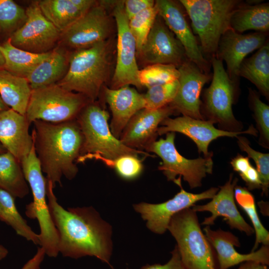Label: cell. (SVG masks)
<instances>
[{
    "instance_id": "1",
    "label": "cell",
    "mask_w": 269,
    "mask_h": 269,
    "mask_svg": "<svg viewBox=\"0 0 269 269\" xmlns=\"http://www.w3.org/2000/svg\"><path fill=\"white\" fill-rule=\"evenodd\" d=\"M53 189L52 183L47 180V203L58 234L59 254L75 259L95 257L110 265L111 226L92 207L65 209L58 203Z\"/></svg>"
},
{
    "instance_id": "2",
    "label": "cell",
    "mask_w": 269,
    "mask_h": 269,
    "mask_svg": "<svg viewBox=\"0 0 269 269\" xmlns=\"http://www.w3.org/2000/svg\"><path fill=\"white\" fill-rule=\"evenodd\" d=\"M31 135L42 171L54 188L62 186L64 176L72 180L78 168L74 162L79 157L83 135L76 120L60 123L33 121Z\"/></svg>"
},
{
    "instance_id": "3",
    "label": "cell",
    "mask_w": 269,
    "mask_h": 269,
    "mask_svg": "<svg viewBox=\"0 0 269 269\" xmlns=\"http://www.w3.org/2000/svg\"><path fill=\"white\" fill-rule=\"evenodd\" d=\"M114 36L90 48L70 52L66 74L57 84L96 101L103 87L112 78L116 60Z\"/></svg>"
},
{
    "instance_id": "4",
    "label": "cell",
    "mask_w": 269,
    "mask_h": 269,
    "mask_svg": "<svg viewBox=\"0 0 269 269\" xmlns=\"http://www.w3.org/2000/svg\"><path fill=\"white\" fill-rule=\"evenodd\" d=\"M198 36L201 51L215 57L221 36L231 28V17L243 2L239 0H180Z\"/></svg>"
},
{
    "instance_id": "5",
    "label": "cell",
    "mask_w": 269,
    "mask_h": 269,
    "mask_svg": "<svg viewBox=\"0 0 269 269\" xmlns=\"http://www.w3.org/2000/svg\"><path fill=\"white\" fill-rule=\"evenodd\" d=\"M109 114L97 101L89 102L76 118L83 135V143L76 162L83 163L86 157L98 155L115 159L125 155L150 156L142 150L129 147L112 133L108 124Z\"/></svg>"
},
{
    "instance_id": "6",
    "label": "cell",
    "mask_w": 269,
    "mask_h": 269,
    "mask_svg": "<svg viewBox=\"0 0 269 269\" xmlns=\"http://www.w3.org/2000/svg\"><path fill=\"white\" fill-rule=\"evenodd\" d=\"M167 230L175 239L185 269H218L215 251L199 223L197 212L184 209L171 219Z\"/></svg>"
},
{
    "instance_id": "7",
    "label": "cell",
    "mask_w": 269,
    "mask_h": 269,
    "mask_svg": "<svg viewBox=\"0 0 269 269\" xmlns=\"http://www.w3.org/2000/svg\"><path fill=\"white\" fill-rule=\"evenodd\" d=\"M20 163L33 196V201L26 206L25 214L28 218L38 221L40 230V246L44 249L45 254L49 257H56L59 254L58 234L46 201L47 179L42 174L34 141L30 152Z\"/></svg>"
},
{
    "instance_id": "8",
    "label": "cell",
    "mask_w": 269,
    "mask_h": 269,
    "mask_svg": "<svg viewBox=\"0 0 269 269\" xmlns=\"http://www.w3.org/2000/svg\"><path fill=\"white\" fill-rule=\"evenodd\" d=\"M90 102L81 94L54 84L32 90L25 116L31 123L35 120L54 123L74 120Z\"/></svg>"
},
{
    "instance_id": "9",
    "label": "cell",
    "mask_w": 269,
    "mask_h": 269,
    "mask_svg": "<svg viewBox=\"0 0 269 269\" xmlns=\"http://www.w3.org/2000/svg\"><path fill=\"white\" fill-rule=\"evenodd\" d=\"M175 134L174 132L166 134L165 139L160 138L150 144L145 149L153 152L162 159L158 169L162 171L169 181H172L179 187L182 186L181 178L183 177L190 188L200 187L207 174H212L213 162L211 153L205 157L188 159L182 156L177 151L174 144Z\"/></svg>"
},
{
    "instance_id": "10",
    "label": "cell",
    "mask_w": 269,
    "mask_h": 269,
    "mask_svg": "<svg viewBox=\"0 0 269 269\" xmlns=\"http://www.w3.org/2000/svg\"><path fill=\"white\" fill-rule=\"evenodd\" d=\"M115 28L111 10L99 0L61 33L59 42L72 51L86 49L114 37Z\"/></svg>"
},
{
    "instance_id": "11",
    "label": "cell",
    "mask_w": 269,
    "mask_h": 269,
    "mask_svg": "<svg viewBox=\"0 0 269 269\" xmlns=\"http://www.w3.org/2000/svg\"><path fill=\"white\" fill-rule=\"evenodd\" d=\"M116 23L117 37L115 66L109 88L117 89L126 85L142 88L138 77L136 44L129 26L123 0H116L111 11Z\"/></svg>"
},
{
    "instance_id": "12",
    "label": "cell",
    "mask_w": 269,
    "mask_h": 269,
    "mask_svg": "<svg viewBox=\"0 0 269 269\" xmlns=\"http://www.w3.org/2000/svg\"><path fill=\"white\" fill-rule=\"evenodd\" d=\"M25 12L24 23L9 37L11 44L35 53L51 51L59 41L61 32L43 14L38 1L32 2Z\"/></svg>"
},
{
    "instance_id": "13",
    "label": "cell",
    "mask_w": 269,
    "mask_h": 269,
    "mask_svg": "<svg viewBox=\"0 0 269 269\" xmlns=\"http://www.w3.org/2000/svg\"><path fill=\"white\" fill-rule=\"evenodd\" d=\"M136 57L144 67L162 64L177 68L188 59L181 43L158 14Z\"/></svg>"
},
{
    "instance_id": "14",
    "label": "cell",
    "mask_w": 269,
    "mask_h": 269,
    "mask_svg": "<svg viewBox=\"0 0 269 269\" xmlns=\"http://www.w3.org/2000/svg\"><path fill=\"white\" fill-rule=\"evenodd\" d=\"M180 191L172 198L161 203L150 204L141 202L134 204V208L142 218L146 221V226L152 232L161 235L165 232L171 218L181 210L191 207L196 202L212 199L219 190L212 187L200 193L186 191L182 186Z\"/></svg>"
},
{
    "instance_id": "15",
    "label": "cell",
    "mask_w": 269,
    "mask_h": 269,
    "mask_svg": "<svg viewBox=\"0 0 269 269\" xmlns=\"http://www.w3.org/2000/svg\"><path fill=\"white\" fill-rule=\"evenodd\" d=\"M157 14L183 46L186 57L204 73L208 74L209 64L204 57L179 1L155 0Z\"/></svg>"
},
{
    "instance_id": "16",
    "label": "cell",
    "mask_w": 269,
    "mask_h": 269,
    "mask_svg": "<svg viewBox=\"0 0 269 269\" xmlns=\"http://www.w3.org/2000/svg\"><path fill=\"white\" fill-rule=\"evenodd\" d=\"M212 121H204L183 116L174 119L169 117L161 123L157 129V134L162 135L169 132H178L186 135L197 145L199 152L205 156L211 153L208 150L210 143L221 136L237 137L242 134H256L253 127L244 132H230L215 128Z\"/></svg>"
},
{
    "instance_id": "17",
    "label": "cell",
    "mask_w": 269,
    "mask_h": 269,
    "mask_svg": "<svg viewBox=\"0 0 269 269\" xmlns=\"http://www.w3.org/2000/svg\"><path fill=\"white\" fill-rule=\"evenodd\" d=\"M267 33L256 32L243 34L232 28L221 37L215 57L227 65V73L236 85L239 80V69L246 56L260 48L267 42Z\"/></svg>"
},
{
    "instance_id": "18",
    "label": "cell",
    "mask_w": 269,
    "mask_h": 269,
    "mask_svg": "<svg viewBox=\"0 0 269 269\" xmlns=\"http://www.w3.org/2000/svg\"><path fill=\"white\" fill-rule=\"evenodd\" d=\"M178 69L179 87L176 96L169 105L183 116L203 120L200 113V96L202 88L210 76L188 59Z\"/></svg>"
},
{
    "instance_id": "19",
    "label": "cell",
    "mask_w": 269,
    "mask_h": 269,
    "mask_svg": "<svg viewBox=\"0 0 269 269\" xmlns=\"http://www.w3.org/2000/svg\"><path fill=\"white\" fill-rule=\"evenodd\" d=\"M212 80L205 92V105L213 122L230 123L236 121L232 112L235 85L229 78L223 61L211 58Z\"/></svg>"
},
{
    "instance_id": "20",
    "label": "cell",
    "mask_w": 269,
    "mask_h": 269,
    "mask_svg": "<svg viewBox=\"0 0 269 269\" xmlns=\"http://www.w3.org/2000/svg\"><path fill=\"white\" fill-rule=\"evenodd\" d=\"M238 179L233 180V174L227 182L220 187L217 193L209 203L204 205H193L192 209L197 212H209L211 215L205 218L202 225H214L218 217H223L231 229L244 232L248 236L254 233L253 228L246 222L238 211L235 204L234 190Z\"/></svg>"
},
{
    "instance_id": "21",
    "label": "cell",
    "mask_w": 269,
    "mask_h": 269,
    "mask_svg": "<svg viewBox=\"0 0 269 269\" xmlns=\"http://www.w3.org/2000/svg\"><path fill=\"white\" fill-rule=\"evenodd\" d=\"M203 231L215 251L218 269H229L248 261L269 265V246L262 245L257 251L242 254L235 248V246L240 247V242L239 238L232 233L221 229L213 230L210 226H206Z\"/></svg>"
},
{
    "instance_id": "22",
    "label": "cell",
    "mask_w": 269,
    "mask_h": 269,
    "mask_svg": "<svg viewBox=\"0 0 269 269\" xmlns=\"http://www.w3.org/2000/svg\"><path fill=\"white\" fill-rule=\"evenodd\" d=\"M174 112L169 105L157 110H140L130 120L120 140L129 147L145 150L155 141L159 124Z\"/></svg>"
},
{
    "instance_id": "23",
    "label": "cell",
    "mask_w": 269,
    "mask_h": 269,
    "mask_svg": "<svg viewBox=\"0 0 269 269\" xmlns=\"http://www.w3.org/2000/svg\"><path fill=\"white\" fill-rule=\"evenodd\" d=\"M101 93H103L104 100L112 112L110 130L119 139L131 118L137 112L145 108L144 95L130 85L117 89L105 86Z\"/></svg>"
},
{
    "instance_id": "24",
    "label": "cell",
    "mask_w": 269,
    "mask_h": 269,
    "mask_svg": "<svg viewBox=\"0 0 269 269\" xmlns=\"http://www.w3.org/2000/svg\"><path fill=\"white\" fill-rule=\"evenodd\" d=\"M30 124L25 115L10 108L0 112V142L19 162L33 144Z\"/></svg>"
},
{
    "instance_id": "25",
    "label": "cell",
    "mask_w": 269,
    "mask_h": 269,
    "mask_svg": "<svg viewBox=\"0 0 269 269\" xmlns=\"http://www.w3.org/2000/svg\"><path fill=\"white\" fill-rule=\"evenodd\" d=\"M94 0H42L41 12L61 33L93 6Z\"/></svg>"
},
{
    "instance_id": "26",
    "label": "cell",
    "mask_w": 269,
    "mask_h": 269,
    "mask_svg": "<svg viewBox=\"0 0 269 269\" xmlns=\"http://www.w3.org/2000/svg\"><path fill=\"white\" fill-rule=\"evenodd\" d=\"M70 52L57 47L26 77L31 90L57 83L67 73Z\"/></svg>"
},
{
    "instance_id": "27",
    "label": "cell",
    "mask_w": 269,
    "mask_h": 269,
    "mask_svg": "<svg viewBox=\"0 0 269 269\" xmlns=\"http://www.w3.org/2000/svg\"><path fill=\"white\" fill-rule=\"evenodd\" d=\"M31 91L25 78L0 69V96L9 108L25 115Z\"/></svg>"
},
{
    "instance_id": "28",
    "label": "cell",
    "mask_w": 269,
    "mask_h": 269,
    "mask_svg": "<svg viewBox=\"0 0 269 269\" xmlns=\"http://www.w3.org/2000/svg\"><path fill=\"white\" fill-rule=\"evenodd\" d=\"M230 25L233 30L239 33L249 30L267 33L269 30V3L243 2L234 12Z\"/></svg>"
},
{
    "instance_id": "29",
    "label": "cell",
    "mask_w": 269,
    "mask_h": 269,
    "mask_svg": "<svg viewBox=\"0 0 269 269\" xmlns=\"http://www.w3.org/2000/svg\"><path fill=\"white\" fill-rule=\"evenodd\" d=\"M0 50L4 60L3 68L15 75L25 78L51 52L35 53L23 50L13 46L9 38L0 45Z\"/></svg>"
},
{
    "instance_id": "30",
    "label": "cell",
    "mask_w": 269,
    "mask_h": 269,
    "mask_svg": "<svg viewBox=\"0 0 269 269\" xmlns=\"http://www.w3.org/2000/svg\"><path fill=\"white\" fill-rule=\"evenodd\" d=\"M239 76L253 83L268 99L269 96V44L266 42L251 57L245 59L239 69Z\"/></svg>"
},
{
    "instance_id": "31",
    "label": "cell",
    "mask_w": 269,
    "mask_h": 269,
    "mask_svg": "<svg viewBox=\"0 0 269 269\" xmlns=\"http://www.w3.org/2000/svg\"><path fill=\"white\" fill-rule=\"evenodd\" d=\"M0 188L14 198H23L29 193L20 163L8 151L0 153Z\"/></svg>"
},
{
    "instance_id": "32",
    "label": "cell",
    "mask_w": 269,
    "mask_h": 269,
    "mask_svg": "<svg viewBox=\"0 0 269 269\" xmlns=\"http://www.w3.org/2000/svg\"><path fill=\"white\" fill-rule=\"evenodd\" d=\"M14 200L12 195L0 188V220L10 226L18 235L40 246L39 235L32 230L20 214Z\"/></svg>"
},
{
    "instance_id": "33",
    "label": "cell",
    "mask_w": 269,
    "mask_h": 269,
    "mask_svg": "<svg viewBox=\"0 0 269 269\" xmlns=\"http://www.w3.org/2000/svg\"><path fill=\"white\" fill-rule=\"evenodd\" d=\"M234 199L250 218L256 235V240L251 252L256 251L259 244L269 246V232L264 227L257 211L253 195L246 188L236 186L234 190Z\"/></svg>"
},
{
    "instance_id": "34",
    "label": "cell",
    "mask_w": 269,
    "mask_h": 269,
    "mask_svg": "<svg viewBox=\"0 0 269 269\" xmlns=\"http://www.w3.org/2000/svg\"><path fill=\"white\" fill-rule=\"evenodd\" d=\"M178 68L169 64H155L147 65L139 69L138 77L142 87L163 84L178 80Z\"/></svg>"
},
{
    "instance_id": "35",
    "label": "cell",
    "mask_w": 269,
    "mask_h": 269,
    "mask_svg": "<svg viewBox=\"0 0 269 269\" xmlns=\"http://www.w3.org/2000/svg\"><path fill=\"white\" fill-rule=\"evenodd\" d=\"M93 159L100 160L107 166L114 168L121 177L126 179L137 177L143 170L142 160L138 158V156L125 155L115 159H108L94 154L86 157L84 162Z\"/></svg>"
},
{
    "instance_id": "36",
    "label": "cell",
    "mask_w": 269,
    "mask_h": 269,
    "mask_svg": "<svg viewBox=\"0 0 269 269\" xmlns=\"http://www.w3.org/2000/svg\"><path fill=\"white\" fill-rule=\"evenodd\" d=\"M25 10L12 0H0V31L10 36L24 23Z\"/></svg>"
},
{
    "instance_id": "37",
    "label": "cell",
    "mask_w": 269,
    "mask_h": 269,
    "mask_svg": "<svg viewBox=\"0 0 269 269\" xmlns=\"http://www.w3.org/2000/svg\"><path fill=\"white\" fill-rule=\"evenodd\" d=\"M179 87L178 80L147 88L144 95L145 108L157 110L171 103L177 94Z\"/></svg>"
},
{
    "instance_id": "38",
    "label": "cell",
    "mask_w": 269,
    "mask_h": 269,
    "mask_svg": "<svg viewBox=\"0 0 269 269\" xmlns=\"http://www.w3.org/2000/svg\"><path fill=\"white\" fill-rule=\"evenodd\" d=\"M157 14L154 6L129 20V28L136 42V55L146 40Z\"/></svg>"
},
{
    "instance_id": "39",
    "label": "cell",
    "mask_w": 269,
    "mask_h": 269,
    "mask_svg": "<svg viewBox=\"0 0 269 269\" xmlns=\"http://www.w3.org/2000/svg\"><path fill=\"white\" fill-rule=\"evenodd\" d=\"M237 137L241 149L247 152L255 162L256 169L262 182V194L268 196L269 187V154L262 153L253 149L245 137L238 136Z\"/></svg>"
},
{
    "instance_id": "40",
    "label": "cell",
    "mask_w": 269,
    "mask_h": 269,
    "mask_svg": "<svg viewBox=\"0 0 269 269\" xmlns=\"http://www.w3.org/2000/svg\"><path fill=\"white\" fill-rule=\"evenodd\" d=\"M251 102L253 106L255 118L260 127L264 139H269V107L263 103L256 92L250 90Z\"/></svg>"
},
{
    "instance_id": "41",
    "label": "cell",
    "mask_w": 269,
    "mask_h": 269,
    "mask_svg": "<svg viewBox=\"0 0 269 269\" xmlns=\"http://www.w3.org/2000/svg\"><path fill=\"white\" fill-rule=\"evenodd\" d=\"M153 0H123L125 14L130 20L142 11L154 6Z\"/></svg>"
},
{
    "instance_id": "42",
    "label": "cell",
    "mask_w": 269,
    "mask_h": 269,
    "mask_svg": "<svg viewBox=\"0 0 269 269\" xmlns=\"http://www.w3.org/2000/svg\"><path fill=\"white\" fill-rule=\"evenodd\" d=\"M171 253V257L166 264L146 265L142 267L140 269H185L176 245Z\"/></svg>"
},
{
    "instance_id": "43",
    "label": "cell",
    "mask_w": 269,
    "mask_h": 269,
    "mask_svg": "<svg viewBox=\"0 0 269 269\" xmlns=\"http://www.w3.org/2000/svg\"><path fill=\"white\" fill-rule=\"evenodd\" d=\"M240 176L246 182L249 190L261 188L262 182L260 175L257 169L252 165L245 172L240 175Z\"/></svg>"
},
{
    "instance_id": "44",
    "label": "cell",
    "mask_w": 269,
    "mask_h": 269,
    "mask_svg": "<svg viewBox=\"0 0 269 269\" xmlns=\"http://www.w3.org/2000/svg\"><path fill=\"white\" fill-rule=\"evenodd\" d=\"M45 255L44 249L41 247H38L35 254L23 265L21 269H40L41 265Z\"/></svg>"
},
{
    "instance_id": "45",
    "label": "cell",
    "mask_w": 269,
    "mask_h": 269,
    "mask_svg": "<svg viewBox=\"0 0 269 269\" xmlns=\"http://www.w3.org/2000/svg\"><path fill=\"white\" fill-rule=\"evenodd\" d=\"M231 164L234 170L238 172L240 175L245 172L251 165L249 157L241 155L233 159Z\"/></svg>"
},
{
    "instance_id": "46",
    "label": "cell",
    "mask_w": 269,
    "mask_h": 269,
    "mask_svg": "<svg viewBox=\"0 0 269 269\" xmlns=\"http://www.w3.org/2000/svg\"><path fill=\"white\" fill-rule=\"evenodd\" d=\"M238 269H269L268 266L253 261L244 262Z\"/></svg>"
},
{
    "instance_id": "47",
    "label": "cell",
    "mask_w": 269,
    "mask_h": 269,
    "mask_svg": "<svg viewBox=\"0 0 269 269\" xmlns=\"http://www.w3.org/2000/svg\"><path fill=\"white\" fill-rule=\"evenodd\" d=\"M8 251L3 246L0 244V261L4 259L7 255Z\"/></svg>"
},
{
    "instance_id": "48",
    "label": "cell",
    "mask_w": 269,
    "mask_h": 269,
    "mask_svg": "<svg viewBox=\"0 0 269 269\" xmlns=\"http://www.w3.org/2000/svg\"><path fill=\"white\" fill-rule=\"evenodd\" d=\"M9 108L3 102L0 96V112L6 110Z\"/></svg>"
},
{
    "instance_id": "49",
    "label": "cell",
    "mask_w": 269,
    "mask_h": 269,
    "mask_svg": "<svg viewBox=\"0 0 269 269\" xmlns=\"http://www.w3.org/2000/svg\"><path fill=\"white\" fill-rule=\"evenodd\" d=\"M4 64V58L2 56V54L1 52L0 45V69L3 68Z\"/></svg>"
},
{
    "instance_id": "50",
    "label": "cell",
    "mask_w": 269,
    "mask_h": 269,
    "mask_svg": "<svg viewBox=\"0 0 269 269\" xmlns=\"http://www.w3.org/2000/svg\"><path fill=\"white\" fill-rule=\"evenodd\" d=\"M7 151L5 147L0 142V153H2Z\"/></svg>"
},
{
    "instance_id": "51",
    "label": "cell",
    "mask_w": 269,
    "mask_h": 269,
    "mask_svg": "<svg viewBox=\"0 0 269 269\" xmlns=\"http://www.w3.org/2000/svg\"><path fill=\"white\" fill-rule=\"evenodd\" d=\"M112 269H113V268H112Z\"/></svg>"
}]
</instances>
